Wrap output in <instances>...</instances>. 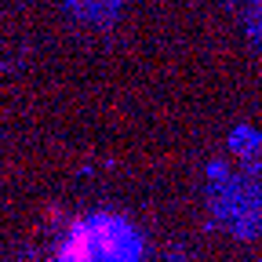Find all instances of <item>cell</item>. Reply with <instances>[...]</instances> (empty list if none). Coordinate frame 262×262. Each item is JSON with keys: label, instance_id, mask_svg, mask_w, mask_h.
Listing matches in <instances>:
<instances>
[{"label": "cell", "instance_id": "2", "mask_svg": "<svg viewBox=\"0 0 262 262\" xmlns=\"http://www.w3.org/2000/svg\"><path fill=\"white\" fill-rule=\"evenodd\" d=\"M255 135H251V131H237V135H233V149L237 153H255Z\"/></svg>", "mask_w": 262, "mask_h": 262}, {"label": "cell", "instance_id": "1", "mask_svg": "<svg viewBox=\"0 0 262 262\" xmlns=\"http://www.w3.org/2000/svg\"><path fill=\"white\" fill-rule=\"evenodd\" d=\"M142 233L124 215L95 211L70 226L58 262H142Z\"/></svg>", "mask_w": 262, "mask_h": 262}]
</instances>
